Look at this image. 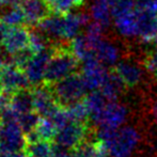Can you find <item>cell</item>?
I'll use <instances>...</instances> for the list:
<instances>
[{"label": "cell", "instance_id": "52a82bcc", "mask_svg": "<svg viewBox=\"0 0 157 157\" xmlns=\"http://www.w3.org/2000/svg\"><path fill=\"white\" fill-rule=\"evenodd\" d=\"M56 48L54 46L44 49L42 52H34L32 58L24 67L26 76H27L31 87H37L45 83V75L52 57L56 52Z\"/></svg>", "mask_w": 157, "mask_h": 157}, {"label": "cell", "instance_id": "ffe728a7", "mask_svg": "<svg viewBox=\"0 0 157 157\" xmlns=\"http://www.w3.org/2000/svg\"><path fill=\"white\" fill-rule=\"evenodd\" d=\"M0 21L6 27H18L26 23V17L21 6L12 4L0 9Z\"/></svg>", "mask_w": 157, "mask_h": 157}, {"label": "cell", "instance_id": "d4e9b609", "mask_svg": "<svg viewBox=\"0 0 157 157\" xmlns=\"http://www.w3.org/2000/svg\"><path fill=\"white\" fill-rule=\"evenodd\" d=\"M57 127L54 124L50 118H42L37 125L36 129L34 130L40 139L43 140H54L57 134Z\"/></svg>", "mask_w": 157, "mask_h": 157}, {"label": "cell", "instance_id": "f546056e", "mask_svg": "<svg viewBox=\"0 0 157 157\" xmlns=\"http://www.w3.org/2000/svg\"><path fill=\"white\" fill-rule=\"evenodd\" d=\"M0 157H28L25 150L24 151L13 152V153H0Z\"/></svg>", "mask_w": 157, "mask_h": 157}, {"label": "cell", "instance_id": "4dcf8cb0", "mask_svg": "<svg viewBox=\"0 0 157 157\" xmlns=\"http://www.w3.org/2000/svg\"><path fill=\"white\" fill-rule=\"evenodd\" d=\"M151 116L153 122L157 125V98L153 101V104L151 105Z\"/></svg>", "mask_w": 157, "mask_h": 157}, {"label": "cell", "instance_id": "83f0119b", "mask_svg": "<svg viewBox=\"0 0 157 157\" xmlns=\"http://www.w3.org/2000/svg\"><path fill=\"white\" fill-rule=\"evenodd\" d=\"M137 6L157 14V0H136Z\"/></svg>", "mask_w": 157, "mask_h": 157}, {"label": "cell", "instance_id": "603a6c76", "mask_svg": "<svg viewBox=\"0 0 157 157\" xmlns=\"http://www.w3.org/2000/svg\"><path fill=\"white\" fill-rule=\"evenodd\" d=\"M52 44L47 39L45 34L39 29H33L29 33V47L31 48L34 52H42L44 49L52 47Z\"/></svg>", "mask_w": 157, "mask_h": 157}, {"label": "cell", "instance_id": "5b68a950", "mask_svg": "<svg viewBox=\"0 0 157 157\" xmlns=\"http://www.w3.org/2000/svg\"><path fill=\"white\" fill-rule=\"evenodd\" d=\"M27 145L26 135L17 120H0V153L24 151Z\"/></svg>", "mask_w": 157, "mask_h": 157}, {"label": "cell", "instance_id": "e0dca14e", "mask_svg": "<svg viewBox=\"0 0 157 157\" xmlns=\"http://www.w3.org/2000/svg\"><path fill=\"white\" fill-rule=\"evenodd\" d=\"M9 106L16 112L18 116L26 112H30L34 110V96H33V90L31 89H23L15 92L11 95Z\"/></svg>", "mask_w": 157, "mask_h": 157}, {"label": "cell", "instance_id": "9a60e30c", "mask_svg": "<svg viewBox=\"0 0 157 157\" xmlns=\"http://www.w3.org/2000/svg\"><path fill=\"white\" fill-rule=\"evenodd\" d=\"M121 48L114 42L105 39L98 42L94 48L96 59L106 67L116 66L121 61Z\"/></svg>", "mask_w": 157, "mask_h": 157}, {"label": "cell", "instance_id": "30bf717a", "mask_svg": "<svg viewBox=\"0 0 157 157\" xmlns=\"http://www.w3.org/2000/svg\"><path fill=\"white\" fill-rule=\"evenodd\" d=\"M32 90L34 96V111H36L41 118H50L60 107L52 87L47 83H43L34 87Z\"/></svg>", "mask_w": 157, "mask_h": 157}, {"label": "cell", "instance_id": "484cf974", "mask_svg": "<svg viewBox=\"0 0 157 157\" xmlns=\"http://www.w3.org/2000/svg\"><path fill=\"white\" fill-rule=\"evenodd\" d=\"M50 9L57 14H67L82 3L81 0H48Z\"/></svg>", "mask_w": 157, "mask_h": 157}, {"label": "cell", "instance_id": "d6986e66", "mask_svg": "<svg viewBox=\"0 0 157 157\" xmlns=\"http://www.w3.org/2000/svg\"><path fill=\"white\" fill-rule=\"evenodd\" d=\"M92 134L87 140H85L81 144L73 150L74 157H110L101 141H98L96 138L92 140Z\"/></svg>", "mask_w": 157, "mask_h": 157}, {"label": "cell", "instance_id": "6da1fadb", "mask_svg": "<svg viewBox=\"0 0 157 157\" xmlns=\"http://www.w3.org/2000/svg\"><path fill=\"white\" fill-rule=\"evenodd\" d=\"M94 136L106 147L110 157H129L141 141L140 132L130 125L117 129H94Z\"/></svg>", "mask_w": 157, "mask_h": 157}, {"label": "cell", "instance_id": "7a4b0ae2", "mask_svg": "<svg viewBox=\"0 0 157 157\" xmlns=\"http://www.w3.org/2000/svg\"><path fill=\"white\" fill-rule=\"evenodd\" d=\"M58 104L61 107H70L82 101L89 93L82 75L75 73L50 86Z\"/></svg>", "mask_w": 157, "mask_h": 157}, {"label": "cell", "instance_id": "d6a6232c", "mask_svg": "<svg viewBox=\"0 0 157 157\" xmlns=\"http://www.w3.org/2000/svg\"><path fill=\"white\" fill-rule=\"evenodd\" d=\"M3 47H2L1 45H0V72L2 71V68H3V66L6 65V63H4V61H6V58H4V55H3Z\"/></svg>", "mask_w": 157, "mask_h": 157}, {"label": "cell", "instance_id": "2e32d148", "mask_svg": "<svg viewBox=\"0 0 157 157\" xmlns=\"http://www.w3.org/2000/svg\"><path fill=\"white\" fill-rule=\"evenodd\" d=\"M113 25L117 32L125 39H138L137 29V8L113 16Z\"/></svg>", "mask_w": 157, "mask_h": 157}, {"label": "cell", "instance_id": "8fae6325", "mask_svg": "<svg viewBox=\"0 0 157 157\" xmlns=\"http://www.w3.org/2000/svg\"><path fill=\"white\" fill-rule=\"evenodd\" d=\"M113 70L128 89L138 87L144 78L145 68L134 60H121Z\"/></svg>", "mask_w": 157, "mask_h": 157}, {"label": "cell", "instance_id": "f1b7e54d", "mask_svg": "<svg viewBox=\"0 0 157 157\" xmlns=\"http://www.w3.org/2000/svg\"><path fill=\"white\" fill-rule=\"evenodd\" d=\"M52 157H74L72 150H68L54 142V156Z\"/></svg>", "mask_w": 157, "mask_h": 157}, {"label": "cell", "instance_id": "5bb4252c", "mask_svg": "<svg viewBox=\"0 0 157 157\" xmlns=\"http://www.w3.org/2000/svg\"><path fill=\"white\" fill-rule=\"evenodd\" d=\"M21 8L25 13L26 23L29 26H37L52 12L48 0H25Z\"/></svg>", "mask_w": 157, "mask_h": 157}, {"label": "cell", "instance_id": "4fadbf2b", "mask_svg": "<svg viewBox=\"0 0 157 157\" xmlns=\"http://www.w3.org/2000/svg\"><path fill=\"white\" fill-rule=\"evenodd\" d=\"M29 33L30 31L21 26L9 28L1 42L4 52L9 56H12L27 48L29 46Z\"/></svg>", "mask_w": 157, "mask_h": 157}, {"label": "cell", "instance_id": "1f68e13d", "mask_svg": "<svg viewBox=\"0 0 157 157\" xmlns=\"http://www.w3.org/2000/svg\"><path fill=\"white\" fill-rule=\"evenodd\" d=\"M9 101H10V97L4 95L1 92V90H0V111H1L6 105H9Z\"/></svg>", "mask_w": 157, "mask_h": 157}, {"label": "cell", "instance_id": "44dd1931", "mask_svg": "<svg viewBox=\"0 0 157 157\" xmlns=\"http://www.w3.org/2000/svg\"><path fill=\"white\" fill-rule=\"evenodd\" d=\"M125 88V85L121 80L119 75L114 72V70H112L109 71L105 82H104V85L101 86V88L99 90L110 101H118V97L120 96V94L122 93Z\"/></svg>", "mask_w": 157, "mask_h": 157}, {"label": "cell", "instance_id": "4316f807", "mask_svg": "<svg viewBox=\"0 0 157 157\" xmlns=\"http://www.w3.org/2000/svg\"><path fill=\"white\" fill-rule=\"evenodd\" d=\"M33 55H34V52L28 46L25 49H23V50H21V52L10 56V62L9 63H12V64H14V65L18 66L21 70H24V67L27 65V63L30 61V59L32 58Z\"/></svg>", "mask_w": 157, "mask_h": 157}, {"label": "cell", "instance_id": "ac0fdd59", "mask_svg": "<svg viewBox=\"0 0 157 157\" xmlns=\"http://www.w3.org/2000/svg\"><path fill=\"white\" fill-rule=\"evenodd\" d=\"M89 11V14L93 21L103 26L105 29L111 25V19H113L112 8L107 0H92Z\"/></svg>", "mask_w": 157, "mask_h": 157}, {"label": "cell", "instance_id": "277c9868", "mask_svg": "<svg viewBox=\"0 0 157 157\" xmlns=\"http://www.w3.org/2000/svg\"><path fill=\"white\" fill-rule=\"evenodd\" d=\"M128 110L125 105L119 103L118 101H112L105 106L96 116L90 119L89 122H92L93 128H101V129H117L124 125L127 120Z\"/></svg>", "mask_w": 157, "mask_h": 157}, {"label": "cell", "instance_id": "ba28073f", "mask_svg": "<svg viewBox=\"0 0 157 157\" xmlns=\"http://www.w3.org/2000/svg\"><path fill=\"white\" fill-rule=\"evenodd\" d=\"M30 87L24 70L12 63H6L3 66L0 72V90L4 95L11 97L15 92Z\"/></svg>", "mask_w": 157, "mask_h": 157}, {"label": "cell", "instance_id": "3957f363", "mask_svg": "<svg viewBox=\"0 0 157 157\" xmlns=\"http://www.w3.org/2000/svg\"><path fill=\"white\" fill-rule=\"evenodd\" d=\"M80 67L79 60L67 48L58 49L48 63L45 75V83L52 86L66 77L75 74Z\"/></svg>", "mask_w": 157, "mask_h": 157}, {"label": "cell", "instance_id": "e575fe53", "mask_svg": "<svg viewBox=\"0 0 157 157\" xmlns=\"http://www.w3.org/2000/svg\"><path fill=\"white\" fill-rule=\"evenodd\" d=\"M81 1H82V2H83V1H85V0H81Z\"/></svg>", "mask_w": 157, "mask_h": 157}, {"label": "cell", "instance_id": "836d02e7", "mask_svg": "<svg viewBox=\"0 0 157 157\" xmlns=\"http://www.w3.org/2000/svg\"><path fill=\"white\" fill-rule=\"evenodd\" d=\"M120 1H121V0H107V2L110 4V6H111V8H113V6H116L117 3H119Z\"/></svg>", "mask_w": 157, "mask_h": 157}, {"label": "cell", "instance_id": "8992f818", "mask_svg": "<svg viewBox=\"0 0 157 157\" xmlns=\"http://www.w3.org/2000/svg\"><path fill=\"white\" fill-rule=\"evenodd\" d=\"M92 127L88 123L72 121L64 127L57 130L55 143L60 144L68 150H74L79 144L87 140L92 134Z\"/></svg>", "mask_w": 157, "mask_h": 157}, {"label": "cell", "instance_id": "9c48e42d", "mask_svg": "<svg viewBox=\"0 0 157 157\" xmlns=\"http://www.w3.org/2000/svg\"><path fill=\"white\" fill-rule=\"evenodd\" d=\"M80 70L86 86L90 92L101 89L109 73L108 67L99 62L96 57H92L80 62Z\"/></svg>", "mask_w": 157, "mask_h": 157}, {"label": "cell", "instance_id": "7402d4cb", "mask_svg": "<svg viewBox=\"0 0 157 157\" xmlns=\"http://www.w3.org/2000/svg\"><path fill=\"white\" fill-rule=\"evenodd\" d=\"M28 157H52L54 156V143L48 140L39 139L33 142H28L25 147Z\"/></svg>", "mask_w": 157, "mask_h": 157}, {"label": "cell", "instance_id": "7c38bea8", "mask_svg": "<svg viewBox=\"0 0 157 157\" xmlns=\"http://www.w3.org/2000/svg\"><path fill=\"white\" fill-rule=\"evenodd\" d=\"M138 39L142 43H151L157 40V14L137 6Z\"/></svg>", "mask_w": 157, "mask_h": 157}, {"label": "cell", "instance_id": "cb8c5ba5", "mask_svg": "<svg viewBox=\"0 0 157 157\" xmlns=\"http://www.w3.org/2000/svg\"><path fill=\"white\" fill-rule=\"evenodd\" d=\"M41 119L42 118L40 117V114L33 110V111L26 112V113L18 116L17 121H18V124L21 129H23V132H25V135H27L36 129Z\"/></svg>", "mask_w": 157, "mask_h": 157}]
</instances>
